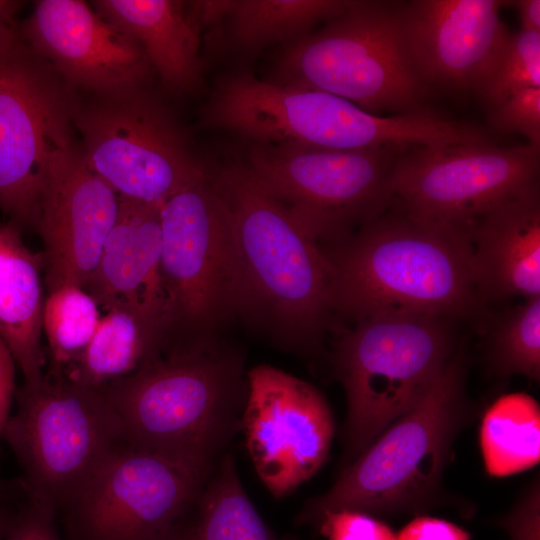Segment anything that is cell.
<instances>
[{
  "mask_svg": "<svg viewBox=\"0 0 540 540\" xmlns=\"http://www.w3.org/2000/svg\"><path fill=\"white\" fill-rule=\"evenodd\" d=\"M211 175L232 226L238 318L286 351H314L335 315L333 271L323 247L244 163Z\"/></svg>",
  "mask_w": 540,
  "mask_h": 540,
  "instance_id": "cell-1",
  "label": "cell"
},
{
  "mask_svg": "<svg viewBox=\"0 0 540 540\" xmlns=\"http://www.w3.org/2000/svg\"><path fill=\"white\" fill-rule=\"evenodd\" d=\"M322 247L333 271L334 314L354 323L388 314L464 318L482 307L470 226L421 221L391 205Z\"/></svg>",
  "mask_w": 540,
  "mask_h": 540,
  "instance_id": "cell-2",
  "label": "cell"
},
{
  "mask_svg": "<svg viewBox=\"0 0 540 540\" xmlns=\"http://www.w3.org/2000/svg\"><path fill=\"white\" fill-rule=\"evenodd\" d=\"M124 445L173 460L212 466L246 396L243 360L221 337L160 353L101 387Z\"/></svg>",
  "mask_w": 540,
  "mask_h": 540,
  "instance_id": "cell-3",
  "label": "cell"
},
{
  "mask_svg": "<svg viewBox=\"0 0 540 540\" xmlns=\"http://www.w3.org/2000/svg\"><path fill=\"white\" fill-rule=\"evenodd\" d=\"M466 367L460 346L424 396L360 453L328 492L313 499L299 520L318 523L337 510L392 515L426 507L467 415Z\"/></svg>",
  "mask_w": 540,
  "mask_h": 540,
  "instance_id": "cell-4",
  "label": "cell"
},
{
  "mask_svg": "<svg viewBox=\"0 0 540 540\" xmlns=\"http://www.w3.org/2000/svg\"><path fill=\"white\" fill-rule=\"evenodd\" d=\"M282 84L321 90L379 115L430 112L401 31L399 2L350 1L344 12L286 45Z\"/></svg>",
  "mask_w": 540,
  "mask_h": 540,
  "instance_id": "cell-5",
  "label": "cell"
},
{
  "mask_svg": "<svg viewBox=\"0 0 540 540\" xmlns=\"http://www.w3.org/2000/svg\"><path fill=\"white\" fill-rule=\"evenodd\" d=\"M451 318L388 314L355 323L336 343L348 403L347 453H362L428 391L456 351Z\"/></svg>",
  "mask_w": 540,
  "mask_h": 540,
  "instance_id": "cell-6",
  "label": "cell"
},
{
  "mask_svg": "<svg viewBox=\"0 0 540 540\" xmlns=\"http://www.w3.org/2000/svg\"><path fill=\"white\" fill-rule=\"evenodd\" d=\"M3 439L22 470L27 496L55 513L67 510L118 447L117 415L99 388L45 372L15 391Z\"/></svg>",
  "mask_w": 540,
  "mask_h": 540,
  "instance_id": "cell-7",
  "label": "cell"
},
{
  "mask_svg": "<svg viewBox=\"0 0 540 540\" xmlns=\"http://www.w3.org/2000/svg\"><path fill=\"white\" fill-rule=\"evenodd\" d=\"M160 222L163 351L220 337L238 318V265L230 217L211 172L205 168L170 196Z\"/></svg>",
  "mask_w": 540,
  "mask_h": 540,
  "instance_id": "cell-8",
  "label": "cell"
},
{
  "mask_svg": "<svg viewBox=\"0 0 540 540\" xmlns=\"http://www.w3.org/2000/svg\"><path fill=\"white\" fill-rule=\"evenodd\" d=\"M81 93L25 42L17 21L0 26V209L35 229L54 160L79 143Z\"/></svg>",
  "mask_w": 540,
  "mask_h": 540,
  "instance_id": "cell-9",
  "label": "cell"
},
{
  "mask_svg": "<svg viewBox=\"0 0 540 540\" xmlns=\"http://www.w3.org/2000/svg\"><path fill=\"white\" fill-rule=\"evenodd\" d=\"M406 149L252 142L244 164L321 246H328L390 208L395 165Z\"/></svg>",
  "mask_w": 540,
  "mask_h": 540,
  "instance_id": "cell-10",
  "label": "cell"
},
{
  "mask_svg": "<svg viewBox=\"0 0 540 540\" xmlns=\"http://www.w3.org/2000/svg\"><path fill=\"white\" fill-rule=\"evenodd\" d=\"M86 96L74 117L80 147L119 197L162 205L205 169L151 86Z\"/></svg>",
  "mask_w": 540,
  "mask_h": 540,
  "instance_id": "cell-11",
  "label": "cell"
},
{
  "mask_svg": "<svg viewBox=\"0 0 540 540\" xmlns=\"http://www.w3.org/2000/svg\"><path fill=\"white\" fill-rule=\"evenodd\" d=\"M539 168L540 148L530 144L411 147L396 162L391 205L421 221L471 226L537 181Z\"/></svg>",
  "mask_w": 540,
  "mask_h": 540,
  "instance_id": "cell-12",
  "label": "cell"
},
{
  "mask_svg": "<svg viewBox=\"0 0 540 540\" xmlns=\"http://www.w3.org/2000/svg\"><path fill=\"white\" fill-rule=\"evenodd\" d=\"M122 445L66 510L76 540H154L197 503L211 471Z\"/></svg>",
  "mask_w": 540,
  "mask_h": 540,
  "instance_id": "cell-13",
  "label": "cell"
},
{
  "mask_svg": "<svg viewBox=\"0 0 540 540\" xmlns=\"http://www.w3.org/2000/svg\"><path fill=\"white\" fill-rule=\"evenodd\" d=\"M241 424L255 470L282 498L325 463L334 434L331 409L312 384L270 365L246 375Z\"/></svg>",
  "mask_w": 540,
  "mask_h": 540,
  "instance_id": "cell-14",
  "label": "cell"
},
{
  "mask_svg": "<svg viewBox=\"0 0 540 540\" xmlns=\"http://www.w3.org/2000/svg\"><path fill=\"white\" fill-rule=\"evenodd\" d=\"M25 42L79 93L111 95L151 86L140 44L82 0H39L19 23Z\"/></svg>",
  "mask_w": 540,
  "mask_h": 540,
  "instance_id": "cell-15",
  "label": "cell"
},
{
  "mask_svg": "<svg viewBox=\"0 0 540 540\" xmlns=\"http://www.w3.org/2000/svg\"><path fill=\"white\" fill-rule=\"evenodd\" d=\"M118 212L119 196L89 167L80 143L54 160L35 226L46 293L65 285L86 288Z\"/></svg>",
  "mask_w": 540,
  "mask_h": 540,
  "instance_id": "cell-16",
  "label": "cell"
},
{
  "mask_svg": "<svg viewBox=\"0 0 540 540\" xmlns=\"http://www.w3.org/2000/svg\"><path fill=\"white\" fill-rule=\"evenodd\" d=\"M509 1L399 2L402 36L423 84L453 90L479 87L509 34L500 17Z\"/></svg>",
  "mask_w": 540,
  "mask_h": 540,
  "instance_id": "cell-17",
  "label": "cell"
},
{
  "mask_svg": "<svg viewBox=\"0 0 540 540\" xmlns=\"http://www.w3.org/2000/svg\"><path fill=\"white\" fill-rule=\"evenodd\" d=\"M480 302L540 296V189L534 181L470 226Z\"/></svg>",
  "mask_w": 540,
  "mask_h": 540,
  "instance_id": "cell-18",
  "label": "cell"
},
{
  "mask_svg": "<svg viewBox=\"0 0 540 540\" xmlns=\"http://www.w3.org/2000/svg\"><path fill=\"white\" fill-rule=\"evenodd\" d=\"M161 205L119 197V212L87 291L105 311L128 307L162 327L166 302L160 275Z\"/></svg>",
  "mask_w": 540,
  "mask_h": 540,
  "instance_id": "cell-19",
  "label": "cell"
},
{
  "mask_svg": "<svg viewBox=\"0 0 540 540\" xmlns=\"http://www.w3.org/2000/svg\"><path fill=\"white\" fill-rule=\"evenodd\" d=\"M90 4L140 44L165 89L190 94L201 87V28L187 1L94 0Z\"/></svg>",
  "mask_w": 540,
  "mask_h": 540,
  "instance_id": "cell-20",
  "label": "cell"
},
{
  "mask_svg": "<svg viewBox=\"0 0 540 540\" xmlns=\"http://www.w3.org/2000/svg\"><path fill=\"white\" fill-rule=\"evenodd\" d=\"M21 230L0 224V337L25 383L40 381L46 357L42 346L45 296L41 253L29 249Z\"/></svg>",
  "mask_w": 540,
  "mask_h": 540,
  "instance_id": "cell-21",
  "label": "cell"
},
{
  "mask_svg": "<svg viewBox=\"0 0 540 540\" xmlns=\"http://www.w3.org/2000/svg\"><path fill=\"white\" fill-rule=\"evenodd\" d=\"M165 342L160 325L131 308L113 307L101 316L87 347L62 375L99 388L158 356Z\"/></svg>",
  "mask_w": 540,
  "mask_h": 540,
  "instance_id": "cell-22",
  "label": "cell"
},
{
  "mask_svg": "<svg viewBox=\"0 0 540 540\" xmlns=\"http://www.w3.org/2000/svg\"><path fill=\"white\" fill-rule=\"evenodd\" d=\"M346 0H231L230 42L243 51L297 40L348 7Z\"/></svg>",
  "mask_w": 540,
  "mask_h": 540,
  "instance_id": "cell-23",
  "label": "cell"
},
{
  "mask_svg": "<svg viewBox=\"0 0 540 540\" xmlns=\"http://www.w3.org/2000/svg\"><path fill=\"white\" fill-rule=\"evenodd\" d=\"M480 446L486 471L503 477L527 470L540 460V408L524 393L500 397L485 412Z\"/></svg>",
  "mask_w": 540,
  "mask_h": 540,
  "instance_id": "cell-24",
  "label": "cell"
},
{
  "mask_svg": "<svg viewBox=\"0 0 540 540\" xmlns=\"http://www.w3.org/2000/svg\"><path fill=\"white\" fill-rule=\"evenodd\" d=\"M197 540H292L278 537L245 493L232 456L220 463L198 498Z\"/></svg>",
  "mask_w": 540,
  "mask_h": 540,
  "instance_id": "cell-25",
  "label": "cell"
},
{
  "mask_svg": "<svg viewBox=\"0 0 540 540\" xmlns=\"http://www.w3.org/2000/svg\"><path fill=\"white\" fill-rule=\"evenodd\" d=\"M100 307L83 288L58 287L46 293L42 332L48 345L45 372L62 375L83 353L101 319Z\"/></svg>",
  "mask_w": 540,
  "mask_h": 540,
  "instance_id": "cell-26",
  "label": "cell"
},
{
  "mask_svg": "<svg viewBox=\"0 0 540 540\" xmlns=\"http://www.w3.org/2000/svg\"><path fill=\"white\" fill-rule=\"evenodd\" d=\"M486 361L497 376L540 378V296L507 310L490 330Z\"/></svg>",
  "mask_w": 540,
  "mask_h": 540,
  "instance_id": "cell-27",
  "label": "cell"
},
{
  "mask_svg": "<svg viewBox=\"0 0 540 540\" xmlns=\"http://www.w3.org/2000/svg\"><path fill=\"white\" fill-rule=\"evenodd\" d=\"M539 87L540 32L520 30L509 35L475 92L492 107L512 93Z\"/></svg>",
  "mask_w": 540,
  "mask_h": 540,
  "instance_id": "cell-28",
  "label": "cell"
},
{
  "mask_svg": "<svg viewBox=\"0 0 540 540\" xmlns=\"http://www.w3.org/2000/svg\"><path fill=\"white\" fill-rule=\"evenodd\" d=\"M490 125L501 133H517L540 148V87L512 93L489 107Z\"/></svg>",
  "mask_w": 540,
  "mask_h": 540,
  "instance_id": "cell-29",
  "label": "cell"
},
{
  "mask_svg": "<svg viewBox=\"0 0 540 540\" xmlns=\"http://www.w3.org/2000/svg\"><path fill=\"white\" fill-rule=\"evenodd\" d=\"M318 524L320 533L327 540H396L388 525L360 511L328 512Z\"/></svg>",
  "mask_w": 540,
  "mask_h": 540,
  "instance_id": "cell-30",
  "label": "cell"
},
{
  "mask_svg": "<svg viewBox=\"0 0 540 540\" xmlns=\"http://www.w3.org/2000/svg\"><path fill=\"white\" fill-rule=\"evenodd\" d=\"M55 514L28 497V502L12 514L2 540H60L54 525Z\"/></svg>",
  "mask_w": 540,
  "mask_h": 540,
  "instance_id": "cell-31",
  "label": "cell"
},
{
  "mask_svg": "<svg viewBox=\"0 0 540 540\" xmlns=\"http://www.w3.org/2000/svg\"><path fill=\"white\" fill-rule=\"evenodd\" d=\"M538 481L521 498L519 504L503 520L512 540H539Z\"/></svg>",
  "mask_w": 540,
  "mask_h": 540,
  "instance_id": "cell-32",
  "label": "cell"
},
{
  "mask_svg": "<svg viewBox=\"0 0 540 540\" xmlns=\"http://www.w3.org/2000/svg\"><path fill=\"white\" fill-rule=\"evenodd\" d=\"M471 535L461 527L438 518L417 517L396 536V540H470Z\"/></svg>",
  "mask_w": 540,
  "mask_h": 540,
  "instance_id": "cell-33",
  "label": "cell"
},
{
  "mask_svg": "<svg viewBox=\"0 0 540 540\" xmlns=\"http://www.w3.org/2000/svg\"><path fill=\"white\" fill-rule=\"evenodd\" d=\"M16 362L0 337V441L11 414V406L15 397Z\"/></svg>",
  "mask_w": 540,
  "mask_h": 540,
  "instance_id": "cell-34",
  "label": "cell"
},
{
  "mask_svg": "<svg viewBox=\"0 0 540 540\" xmlns=\"http://www.w3.org/2000/svg\"><path fill=\"white\" fill-rule=\"evenodd\" d=\"M519 14L521 28L523 31L540 32V1L539 0H518L509 1Z\"/></svg>",
  "mask_w": 540,
  "mask_h": 540,
  "instance_id": "cell-35",
  "label": "cell"
},
{
  "mask_svg": "<svg viewBox=\"0 0 540 540\" xmlns=\"http://www.w3.org/2000/svg\"><path fill=\"white\" fill-rule=\"evenodd\" d=\"M154 540H197L192 525L188 527H182L179 523H176L170 529L158 536Z\"/></svg>",
  "mask_w": 540,
  "mask_h": 540,
  "instance_id": "cell-36",
  "label": "cell"
},
{
  "mask_svg": "<svg viewBox=\"0 0 540 540\" xmlns=\"http://www.w3.org/2000/svg\"><path fill=\"white\" fill-rule=\"evenodd\" d=\"M22 5V1L0 0V26L16 21V14Z\"/></svg>",
  "mask_w": 540,
  "mask_h": 540,
  "instance_id": "cell-37",
  "label": "cell"
},
{
  "mask_svg": "<svg viewBox=\"0 0 540 540\" xmlns=\"http://www.w3.org/2000/svg\"><path fill=\"white\" fill-rule=\"evenodd\" d=\"M12 514L8 512L0 503V540L3 539L8 525L10 523Z\"/></svg>",
  "mask_w": 540,
  "mask_h": 540,
  "instance_id": "cell-38",
  "label": "cell"
},
{
  "mask_svg": "<svg viewBox=\"0 0 540 540\" xmlns=\"http://www.w3.org/2000/svg\"><path fill=\"white\" fill-rule=\"evenodd\" d=\"M3 495H4V493H3V491H2V487H0V502H1V500H2Z\"/></svg>",
  "mask_w": 540,
  "mask_h": 540,
  "instance_id": "cell-39",
  "label": "cell"
}]
</instances>
